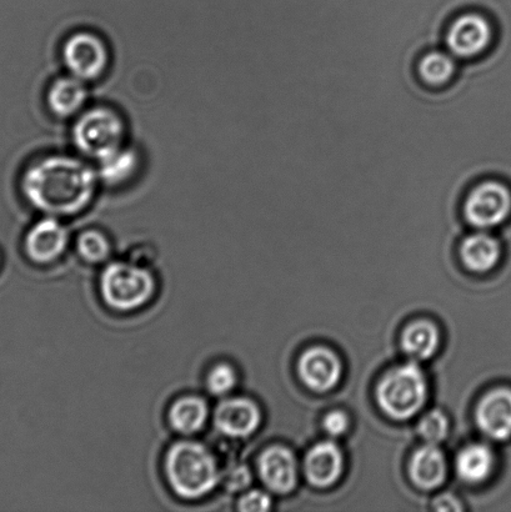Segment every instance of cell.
Instances as JSON below:
<instances>
[{
  "instance_id": "1",
  "label": "cell",
  "mask_w": 511,
  "mask_h": 512,
  "mask_svg": "<svg viewBox=\"0 0 511 512\" xmlns=\"http://www.w3.org/2000/svg\"><path fill=\"white\" fill-rule=\"evenodd\" d=\"M98 175L89 164L69 155H50L25 172L23 192L35 209L49 217H69L88 207Z\"/></svg>"
},
{
  "instance_id": "16",
  "label": "cell",
  "mask_w": 511,
  "mask_h": 512,
  "mask_svg": "<svg viewBox=\"0 0 511 512\" xmlns=\"http://www.w3.org/2000/svg\"><path fill=\"white\" fill-rule=\"evenodd\" d=\"M410 478L424 490L439 488L447 476V461L437 445L428 444L413 455L409 466Z\"/></svg>"
},
{
  "instance_id": "22",
  "label": "cell",
  "mask_w": 511,
  "mask_h": 512,
  "mask_svg": "<svg viewBox=\"0 0 511 512\" xmlns=\"http://www.w3.org/2000/svg\"><path fill=\"white\" fill-rule=\"evenodd\" d=\"M137 169V153L123 147L99 162L98 177L109 185H119L132 179Z\"/></svg>"
},
{
  "instance_id": "27",
  "label": "cell",
  "mask_w": 511,
  "mask_h": 512,
  "mask_svg": "<svg viewBox=\"0 0 511 512\" xmlns=\"http://www.w3.org/2000/svg\"><path fill=\"white\" fill-rule=\"evenodd\" d=\"M348 428V416L342 413V411H333V413L325 416L324 429L330 436L337 438V436L347 433Z\"/></svg>"
},
{
  "instance_id": "11",
  "label": "cell",
  "mask_w": 511,
  "mask_h": 512,
  "mask_svg": "<svg viewBox=\"0 0 511 512\" xmlns=\"http://www.w3.org/2000/svg\"><path fill=\"white\" fill-rule=\"evenodd\" d=\"M299 376L310 390L325 393L337 386L342 376L338 356L325 348L305 351L299 360Z\"/></svg>"
},
{
  "instance_id": "13",
  "label": "cell",
  "mask_w": 511,
  "mask_h": 512,
  "mask_svg": "<svg viewBox=\"0 0 511 512\" xmlns=\"http://www.w3.org/2000/svg\"><path fill=\"white\" fill-rule=\"evenodd\" d=\"M258 470L260 479L269 490L277 494H289L298 483V466L292 451L273 446L260 455Z\"/></svg>"
},
{
  "instance_id": "2",
  "label": "cell",
  "mask_w": 511,
  "mask_h": 512,
  "mask_svg": "<svg viewBox=\"0 0 511 512\" xmlns=\"http://www.w3.org/2000/svg\"><path fill=\"white\" fill-rule=\"evenodd\" d=\"M165 474L174 493L187 500L212 493L220 480L217 460L204 445L194 441H182L170 448Z\"/></svg>"
},
{
  "instance_id": "21",
  "label": "cell",
  "mask_w": 511,
  "mask_h": 512,
  "mask_svg": "<svg viewBox=\"0 0 511 512\" xmlns=\"http://www.w3.org/2000/svg\"><path fill=\"white\" fill-rule=\"evenodd\" d=\"M457 72L454 55L442 50H432L419 60L418 74L424 84L438 88L448 84Z\"/></svg>"
},
{
  "instance_id": "10",
  "label": "cell",
  "mask_w": 511,
  "mask_h": 512,
  "mask_svg": "<svg viewBox=\"0 0 511 512\" xmlns=\"http://www.w3.org/2000/svg\"><path fill=\"white\" fill-rule=\"evenodd\" d=\"M479 429L489 439L511 438V389L498 388L483 396L477 408Z\"/></svg>"
},
{
  "instance_id": "29",
  "label": "cell",
  "mask_w": 511,
  "mask_h": 512,
  "mask_svg": "<svg viewBox=\"0 0 511 512\" xmlns=\"http://www.w3.org/2000/svg\"><path fill=\"white\" fill-rule=\"evenodd\" d=\"M434 509L438 511H459L462 510L459 501L453 496L442 495L434 501Z\"/></svg>"
},
{
  "instance_id": "23",
  "label": "cell",
  "mask_w": 511,
  "mask_h": 512,
  "mask_svg": "<svg viewBox=\"0 0 511 512\" xmlns=\"http://www.w3.org/2000/svg\"><path fill=\"white\" fill-rule=\"evenodd\" d=\"M78 252L89 263H100L108 258L110 244L104 234L97 230H88L78 239Z\"/></svg>"
},
{
  "instance_id": "18",
  "label": "cell",
  "mask_w": 511,
  "mask_h": 512,
  "mask_svg": "<svg viewBox=\"0 0 511 512\" xmlns=\"http://www.w3.org/2000/svg\"><path fill=\"white\" fill-rule=\"evenodd\" d=\"M494 469V454L487 445L473 444L460 451L457 458L459 478L468 484L487 480Z\"/></svg>"
},
{
  "instance_id": "26",
  "label": "cell",
  "mask_w": 511,
  "mask_h": 512,
  "mask_svg": "<svg viewBox=\"0 0 511 512\" xmlns=\"http://www.w3.org/2000/svg\"><path fill=\"white\" fill-rule=\"evenodd\" d=\"M272 508V499L263 491L253 490L240 498L238 509L240 511L264 512Z\"/></svg>"
},
{
  "instance_id": "25",
  "label": "cell",
  "mask_w": 511,
  "mask_h": 512,
  "mask_svg": "<svg viewBox=\"0 0 511 512\" xmlns=\"http://www.w3.org/2000/svg\"><path fill=\"white\" fill-rule=\"evenodd\" d=\"M237 380V374L232 366L228 364L215 365L208 375V390L215 396L227 395L235 388Z\"/></svg>"
},
{
  "instance_id": "12",
  "label": "cell",
  "mask_w": 511,
  "mask_h": 512,
  "mask_svg": "<svg viewBox=\"0 0 511 512\" xmlns=\"http://www.w3.org/2000/svg\"><path fill=\"white\" fill-rule=\"evenodd\" d=\"M68 230L55 217L44 218L34 225L25 238L30 259L47 264L59 258L68 245Z\"/></svg>"
},
{
  "instance_id": "19",
  "label": "cell",
  "mask_w": 511,
  "mask_h": 512,
  "mask_svg": "<svg viewBox=\"0 0 511 512\" xmlns=\"http://www.w3.org/2000/svg\"><path fill=\"white\" fill-rule=\"evenodd\" d=\"M440 338L437 326L429 321H415L404 330L402 348L414 361L432 358L439 348Z\"/></svg>"
},
{
  "instance_id": "24",
  "label": "cell",
  "mask_w": 511,
  "mask_h": 512,
  "mask_svg": "<svg viewBox=\"0 0 511 512\" xmlns=\"http://www.w3.org/2000/svg\"><path fill=\"white\" fill-rule=\"evenodd\" d=\"M449 423L447 416L438 410L430 411L419 423V434L428 444L437 445L447 438Z\"/></svg>"
},
{
  "instance_id": "5",
  "label": "cell",
  "mask_w": 511,
  "mask_h": 512,
  "mask_svg": "<svg viewBox=\"0 0 511 512\" xmlns=\"http://www.w3.org/2000/svg\"><path fill=\"white\" fill-rule=\"evenodd\" d=\"M154 289L153 275L135 264H110L100 278L103 299L115 310L130 311L140 308L152 298Z\"/></svg>"
},
{
  "instance_id": "14",
  "label": "cell",
  "mask_w": 511,
  "mask_h": 512,
  "mask_svg": "<svg viewBox=\"0 0 511 512\" xmlns=\"http://www.w3.org/2000/svg\"><path fill=\"white\" fill-rule=\"evenodd\" d=\"M304 471L309 483L317 488L332 486L342 475V451L330 441L315 445L305 456Z\"/></svg>"
},
{
  "instance_id": "6",
  "label": "cell",
  "mask_w": 511,
  "mask_h": 512,
  "mask_svg": "<svg viewBox=\"0 0 511 512\" xmlns=\"http://www.w3.org/2000/svg\"><path fill=\"white\" fill-rule=\"evenodd\" d=\"M463 214L469 225L478 230L500 227L511 217V189L498 179L483 180L469 190Z\"/></svg>"
},
{
  "instance_id": "17",
  "label": "cell",
  "mask_w": 511,
  "mask_h": 512,
  "mask_svg": "<svg viewBox=\"0 0 511 512\" xmlns=\"http://www.w3.org/2000/svg\"><path fill=\"white\" fill-rule=\"evenodd\" d=\"M88 90L85 82L73 75L55 80L48 92V107L60 118L78 114L87 103Z\"/></svg>"
},
{
  "instance_id": "7",
  "label": "cell",
  "mask_w": 511,
  "mask_h": 512,
  "mask_svg": "<svg viewBox=\"0 0 511 512\" xmlns=\"http://www.w3.org/2000/svg\"><path fill=\"white\" fill-rule=\"evenodd\" d=\"M63 60L70 75L83 82L102 77L109 65L107 44L97 34L79 32L67 39L63 45Z\"/></svg>"
},
{
  "instance_id": "8",
  "label": "cell",
  "mask_w": 511,
  "mask_h": 512,
  "mask_svg": "<svg viewBox=\"0 0 511 512\" xmlns=\"http://www.w3.org/2000/svg\"><path fill=\"white\" fill-rule=\"evenodd\" d=\"M494 39L490 20L478 12H467L455 18L445 34L448 52L455 58L469 60L487 52Z\"/></svg>"
},
{
  "instance_id": "20",
  "label": "cell",
  "mask_w": 511,
  "mask_h": 512,
  "mask_svg": "<svg viewBox=\"0 0 511 512\" xmlns=\"http://www.w3.org/2000/svg\"><path fill=\"white\" fill-rule=\"evenodd\" d=\"M209 415L208 405L197 396H187L172 405L169 421L182 434H194L202 430Z\"/></svg>"
},
{
  "instance_id": "28",
  "label": "cell",
  "mask_w": 511,
  "mask_h": 512,
  "mask_svg": "<svg viewBox=\"0 0 511 512\" xmlns=\"http://www.w3.org/2000/svg\"><path fill=\"white\" fill-rule=\"evenodd\" d=\"M252 481V475H250V471L244 466H239V468L230 471V475L227 479V489L230 491H240L250 484Z\"/></svg>"
},
{
  "instance_id": "3",
  "label": "cell",
  "mask_w": 511,
  "mask_h": 512,
  "mask_svg": "<svg viewBox=\"0 0 511 512\" xmlns=\"http://www.w3.org/2000/svg\"><path fill=\"white\" fill-rule=\"evenodd\" d=\"M427 398V378L414 361L390 370L377 389L380 408L394 420L413 418L422 410Z\"/></svg>"
},
{
  "instance_id": "4",
  "label": "cell",
  "mask_w": 511,
  "mask_h": 512,
  "mask_svg": "<svg viewBox=\"0 0 511 512\" xmlns=\"http://www.w3.org/2000/svg\"><path fill=\"white\" fill-rule=\"evenodd\" d=\"M124 137L123 119L105 107L89 109L80 115L73 127L75 147L98 163L123 148Z\"/></svg>"
},
{
  "instance_id": "15",
  "label": "cell",
  "mask_w": 511,
  "mask_h": 512,
  "mask_svg": "<svg viewBox=\"0 0 511 512\" xmlns=\"http://www.w3.org/2000/svg\"><path fill=\"white\" fill-rule=\"evenodd\" d=\"M460 258L474 273H487L498 265L502 258V247L499 240L487 230H479L463 240L460 245Z\"/></svg>"
},
{
  "instance_id": "9",
  "label": "cell",
  "mask_w": 511,
  "mask_h": 512,
  "mask_svg": "<svg viewBox=\"0 0 511 512\" xmlns=\"http://www.w3.org/2000/svg\"><path fill=\"white\" fill-rule=\"evenodd\" d=\"M262 414L254 401L235 398L223 401L215 410L214 423L229 438H248L257 431Z\"/></svg>"
}]
</instances>
